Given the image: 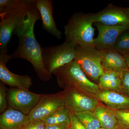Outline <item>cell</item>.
<instances>
[{
	"label": "cell",
	"mask_w": 129,
	"mask_h": 129,
	"mask_svg": "<svg viewBox=\"0 0 129 129\" xmlns=\"http://www.w3.org/2000/svg\"><path fill=\"white\" fill-rule=\"evenodd\" d=\"M114 111L117 121V129H129V109Z\"/></svg>",
	"instance_id": "7402d4cb"
},
{
	"label": "cell",
	"mask_w": 129,
	"mask_h": 129,
	"mask_svg": "<svg viewBox=\"0 0 129 129\" xmlns=\"http://www.w3.org/2000/svg\"><path fill=\"white\" fill-rule=\"evenodd\" d=\"M102 128L117 129V121L115 111L107 106L99 104L93 111Z\"/></svg>",
	"instance_id": "e0dca14e"
},
{
	"label": "cell",
	"mask_w": 129,
	"mask_h": 129,
	"mask_svg": "<svg viewBox=\"0 0 129 129\" xmlns=\"http://www.w3.org/2000/svg\"><path fill=\"white\" fill-rule=\"evenodd\" d=\"M128 2H129V1H128Z\"/></svg>",
	"instance_id": "4dcf8cb0"
},
{
	"label": "cell",
	"mask_w": 129,
	"mask_h": 129,
	"mask_svg": "<svg viewBox=\"0 0 129 129\" xmlns=\"http://www.w3.org/2000/svg\"><path fill=\"white\" fill-rule=\"evenodd\" d=\"M14 0H0V14H2L12 5Z\"/></svg>",
	"instance_id": "4316f807"
},
{
	"label": "cell",
	"mask_w": 129,
	"mask_h": 129,
	"mask_svg": "<svg viewBox=\"0 0 129 129\" xmlns=\"http://www.w3.org/2000/svg\"><path fill=\"white\" fill-rule=\"evenodd\" d=\"M102 51V64L104 71H112L120 74L128 69L124 57L114 48Z\"/></svg>",
	"instance_id": "2e32d148"
},
{
	"label": "cell",
	"mask_w": 129,
	"mask_h": 129,
	"mask_svg": "<svg viewBox=\"0 0 129 129\" xmlns=\"http://www.w3.org/2000/svg\"><path fill=\"white\" fill-rule=\"evenodd\" d=\"M35 7V0H14L0 14V53L8 54V46L14 30Z\"/></svg>",
	"instance_id": "7a4b0ae2"
},
{
	"label": "cell",
	"mask_w": 129,
	"mask_h": 129,
	"mask_svg": "<svg viewBox=\"0 0 129 129\" xmlns=\"http://www.w3.org/2000/svg\"><path fill=\"white\" fill-rule=\"evenodd\" d=\"M91 21L110 26L129 25V8L110 3L102 10L89 13Z\"/></svg>",
	"instance_id": "52a82bcc"
},
{
	"label": "cell",
	"mask_w": 129,
	"mask_h": 129,
	"mask_svg": "<svg viewBox=\"0 0 129 129\" xmlns=\"http://www.w3.org/2000/svg\"><path fill=\"white\" fill-rule=\"evenodd\" d=\"M63 92L65 107L73 113L93 111L100 104L95 98L74 89H65Z\"/></svg>",
	"instance_id": "9c48e42d"
},
{
	"label": "cell",
	"mask_w": 129,
	"mask_h": 129,
	"mask_svg": "<svg viewBox=\"0 0 129 129\" xmlns=\"http://www.w3.org/2000/svg\"><path fill=\"white\" fill-rule=\"evenodd\" d=\"M41 19L39 12L35 7L14 30L13 34L18 37V45L10 55L11 59L22 58L30 62L39 78L47 81L51 78V74L44 67L42 47L36 39L34 34L35 24Z\"/></svg>",
	"instance_id": "6da1fadb"
},
{
	"label": "cell",
	"mask_w": 129,
	"mask_h": 129,
	"mask_svg": "<svg viewBox=\"0 0 129 129\" xmlns=\"http://www.w3.org/2000/svg\"><path fill=\"white\" fill-rule=\"evenodd\" d=\"M69 114V111L64 106L51 114L43 121L46 125H61L68 128L70 124Z\"/></svg>",
	"instance_id": "d6986e66"
},
{
	"label": "cell",
	"mask_w": 129,
	"mask_h": 129,
	"mask_svg": "<svg viewBox=\"0 0 129 129\" xmlns=\"http://www.w3.org/2000/svg\"><path fill=\"white\" fill-rule=\"evenodd\" d=\"M45 122L42 120H34L30 121L23 129H45Z\"/></svg>",
	"instance_id": "484cf974"
},
{
	"label": "cell",
	"mask_w": 129,
	"mask_h": 129,
	"mask_svg": "<svg viewBox=\"0 0 129 129\" xmlns=\"http://www.w3.org/2000/svg\"><path fill=\"white\" fill-rule=\"evenodd\" d=\"M42 94L19 88L11 89L7 99L11 108L28 115L39 103Z\"/></svg>",
	"instance_id": "ba28073f"
},
{
	"label": "cell",
	"mask_w": 129,
	"mask_h": 129,
	"mask_svg": "<svg viewBox=\"0 0 129 129\" xmlns=\"http://www.w3.org/2000/svg\"><path fill=\"white\" fill-rule=\"evenodd\" d=\"M88 14L75 13L64 26L65 41L75 47H94L95 29Z\"/></svg>",
	"instance_id": "277c9868"
},
{
	"label": "cell",
	"mask_w": 129,
	"mask_h": 129,
	"mask_svg": "<svg viewBox=\"0 0 129 129\" xmlns=\"http://www.w3.org/2000/svg\"><path fill=\"white\" fill-rule=\"evenodd\" d=\"M113 48L124 57L129 54V29L120 34Z\"/></svg>",
	"instance_id": "44dd1931"
},
{
	"label": "cell",
	"mask_w": 129,
	"mask_h": 129,
	"mask_svg": "<svg viewBox=\"0 0 129 129\" xmlns=\"http://www.w3.org/2000/svg\"><path fill=\"white\" fill-rule=\"evenodd\" d=\"M7 97L6 88L3 82L0 84V113H2L7 107Z\"/></svg>",
	"instance_id": "cb8c5ba5"
},
{
	"label": "cell",
	"mask_w": 129,
	"mask_h": 129,
	"mask_svg": "<svg viewBox=\"0 0 129 129\" xmlns=\"http://www.w3.org/2000/svg\"><path fill=\"white\" fill-rule=\"evenodd\" d=\"M52 74L56 76L59 85L64 90L74 89L95 98L101 90L98 84L88 78L74 61L56 70Z\"/></svg>",
	"instance_id": "3957f363"
},
{
	"label": "cell",
	"mask_w": 129,
	"mask_h": 129,
	"mask_svg": "<svg viewBox=\"0 0 129 129\" xmlns=\"http://www.w3.org/2000/svg\"><path fill=\"white\" fill-rule=\"evenodd\" d=\"M65 106L63 91L51 94H42L39 103L28 115L30 121L44 120L58 109Z\"/></svg>",
	"instance_id": "30bf717a"
},
{
	"label": "cell",
	"mask_w": 129,
	"mask_h": 129,
	"mask_svg": "<svg viewBox=\"0 0 129 129\" xmlns=\"http://www.w3.org/2000/svg\"><path fill=\"white\" fill-rule=\"evenodd\" d=\"M35 3L41 17L42 28L57 39H61L62 33L58 29L53 17V1L52 0H35Z\"/></svg>",
	"instance_id": "4fadbf2b"
},
{
	"label": "cell",
	"mask_w": 129,
	"mask_h": 129,
	"mask_svg": "<svg viewBox=\"0 0 129 129\" xmlns=\"http://www.w3.org/2000/svg\"><path fill=\"white\" fill-rule=\"evenodd\" d=\"M121 83L119 92L129 98V69L120 74Z\"/></svg>",
	"instance_id": "603a6c76"
},
{
	"label": "cell",
	"mask_w": 129,
	"mask_h": 129,
	"mask_svg": "<svg viewBox=\"0 0 129 129\" xmlns=\"http://www.w3.org/2000/svg\"><path fill=\"white\" fill-rule=\"evenodd\" d=\"M86 129H100V122L93 111H87L74 113Z\"/></svg>",
	"instance_id": "ffe728a7"
},
{
	"label": "cell",
	"mask_w": 129,
	"mask_h": 129,
	"mask_svg": "<svg viewBox=\"0 0 129 129\" xmlns=\"http://www.w3.org/2000/svg\"><path fill=\"white\" fill-rule=\"evenodd\" d=\"M124 58L125 62H126V64H127V67H128V69H129V54L125 56L124 57Z\"/></svg>",
	"instance_id": "f1b7e54d"
},
{
	"label": "cell",
	"mask_w": 129,
	"mask_h": 129,
	"mask_svg": "<svg viewBox=\"0 0 129 129\" xmlns=\"http://www.w3.org/2000/svg\"><path fill=\"white\" fill-rule=\"evenodd\" d=\"M30 122L28 115L10 108L1 114V129H23Z\"/></svg>",
	"instance_id": "5bb4252c"
},
{
	"label": "cell",
	"mask_w": 129,
	"mask_h": 129,
	"mask_svg": "<svg viewBox=\"0 0 129 129\" xmlns=\"http://www.w3.org/2000/svg\"><path fill=\"white\" fill-rule=\"evenodd\" d=\"M11 59L10 54L0 53V80L9 86L29 90L32 84V79L27 75H19L12 73L6 64Z\"/></svg>",
	"instance_id": "7c38bea8"
},
{
	"label": "cell",
	"mask_w": 129,
	"mask_h": 129,
	"mask_svg": "<svg viewBox=\"0 0 129 129\" xmlns=\"http://www.w3.org/2000/svg\"><path fill=\"white\" fill-rule=\"evenodd\" d=\"M93 24L98 32L97 37L94 40V46L101 51L113 48L120 34L129 29V25L110 26L98 22Z\"/></svg>",
	"instance_id": "8fae6325"
},
{
	"label": "cell",
	"mask_w": 129,
	"mask_h": 129,
	"mask_svg": "<svg viewBox=\"0 0 129 129\" xmlns=\"http://www.w3.org/2000/svg\"><path fill=\"white\" fill-rule=\"evenodd\" d=\"M95 98L114 111L129 109V98L117 91L101 90Z\"/></svg>",
	"instance_id": "9a60e30c"
},
{
	"label": "cell",
	"mask_w": 129,
	"mask_h": 129,
	"mask_svg": "<svg viewBox=\"0 0 129 129\" xmlns=\"http://www.w3.org/2000/svg\"><path fill=\"white\" fill-rule=\"evenodd\" d=\"M76 47L64 41L63 44L42 48L44 67L51 74L55 70L74 61Z\"/></svg>",
	"instance_id": "5b68a950"
},
{
	"label": "cell",
	"mask_w": 129,
	"mask_h": 129,
	"mask_svg": "<svg viewBox=\"0 0 129 129\" xmlns=\"http://www.w3.org/2000/svg\"><path fill=\"white\" fill-rule=\"evenodd\" d=\"M69 115L70 124L68 129H86L74 113L70 112Z\"/></svg>",
	"instance_id": "d4e9b609"
},
{
	"label": "cell",
	"mask_w": 129,
	"mask_h": 129,
	"mask_svg": "<svg viewBox=\"0 0 129 129\" xmlns=\"http://www.w3.org/2000/svg\"><path fill=\"white\" fill-rule=\"evenodd\" d=\"M100 129H106L104 128H102V127H101V128H100Z\"/></svg>",
	"instance_id": "f546056e"
},
{
	"label": "cell",
	"mask_w": 129,
	"mask_h": 129,
	"mask_svg": "<svg viewBox=\"0 0 129 129\" xmlns=\"http://www.w3.org/2000/svg\"><path fill=\"white\" fill-rule=\"evenodd\" d=\"M45 129H68L64 126L58 125H46Z\"/></svg>",
	"instance_id": "83f0119b"
},
{
	"label": "cell",
	"mask_w": 129,
	"mask_h": 129,
	"mask_svg": "<svg viewBox=\"0 0 129 129\" xmlns=\"http://www.w3.org/2000/svg\"><path fill=\"white\" fill-rule=\"evenodd\" d=\"M74 61L89 79L98 81L104 72L102 64V51L94 47H76Z\"/></svg>",
	"instance_id": "8992f818"
},
{
	"label": "cell",
	"mask_w": 129,
	"mask_h": 129,
	"mask_svg": "<svg viewBox=\"0 0 129 129\" xmlns=\"http://www.w3.org/2000/svg\"><path fill=\"white\" fill-rule=\"evenodd\" d=\"M98 85L101 90H112L119 92L121 77L118 73L104 71L98 80Z\"/></svg>",
	"instance_id": "ac0fdd59"
}]
</instances>
